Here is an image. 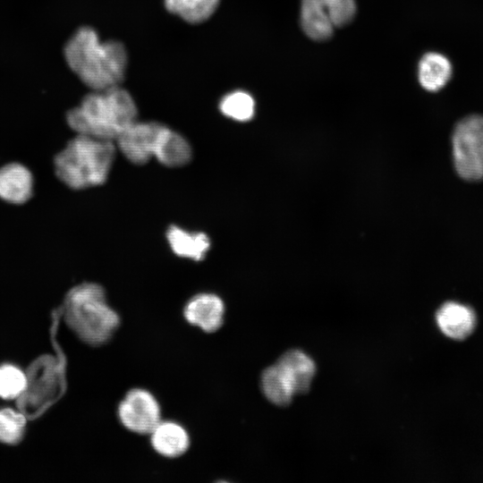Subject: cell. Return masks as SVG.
Returning a JSON list of instances; mask_svg holds the SVG:
<instances>
[{
    "label": "cell",
    "instance_id": "obj_15",
    "mask_svg": "<svg viewBox=\"0 0 483 483\" xmlns=\"http://www.w3.org/2000/svg\"><path fill=\"white\" fill-rule=\"evenodd\" d=\"M276 364L290 381L294 394L306 393L315 375L314 361L300 350L284 352Z\"/></svg>",
    "mask_w": 483,
    "mask_h": 483
},
{
    "label": "cell",
    "instance_id": "obj_10",
    "mask_svg": "<svg viewBox=\"0 0 483 483\" xmlns=\"http://www.w3.org/2000/svg\"><path fill=\"white\" fill-rule=\"evenodd\" d=\"M150 445L165 458H177L190 447L191 438L186 428L174 420H161L150 432Z\"/></svg>",
    "mask_w": 483,
    "mask_h": 483
},
{
    "label": "cell",
    "instance_id": "obj_12",
    "mask_svg": "<svg viewBox=\"0 0 483 483\" xmlns=\"http://www.w3.org/2000/svg\"><path fill=\"white\" fill-rule=\"evenodd\" d=\"M165 236L175 255L195 261L202 260L211 246L210 239L206 233L191 232L174 225L169 226Z\"/></svg>",
    "mask_w": 483,
    "mask_h": 483
},
{
    "label": "cell",
    "instance_id": "obj_13",
    "mask_svg": "<svg viewBox=\"0 0 483 483\" xmlns=\"http://www.w3.org/2000/svg\"><path fill=\"white\" fill-rule=\"evenodd\" d=\"M191 157L192 148L189 141L182 134L165 125L154 158L166 167L175 168L187 165Z\"/></svg>",
    "mask_w": 483,
    "mask_h": 483
},
{
    "label": "cell",
    "instance_id": "obj_4",
    "mask_svg": "<svg viewBox=\"0 0 483 483\" xmlns=\"http://www.w3.org/2000/svg\"><path fill=\"white\" fill-rule=\"evenodd\" d=\"M116 148L113 140L77 133L55 156V174L72 189L100 185L109 175Z\"/></svg>",
    "mask_w": 483,
    "mask_h": 483
},
{
    "label": "cell",
    "instance_id": "obj_1",
    "mask_svg": "<svg viewBox=\"0 0 483 483\" xmlns=\"http://www.w3.org/2000/svg\"><path fill=\"white\" fill-rule=\"evenodd\" d=\"M64 55L70 69L92 90L120 86L124 79L128 62L124 46L102 41L90 27H80L72 35Z\"/></svg>",
    "mask_w": 483,
    "mask_h": 483
},
{
    "label": "cell",
    "instance_id": "obj_8",
    "mask_svg": "<svg viewBox=\"0 0 483 483\" xmlns=\"http://www.w3.org/2000/svg\"><path fill=\"white\" fill-rule=\"evenodd\" d=\"M165 124L157 122H133L115 140L116 148L131 163L144 165L154 158Z\"/></svg>",
    "mask_w": 483,
    "mask_h": 483
},
{
    "label": "cell",
    "instance_id": "obj_20",
    "mask_svg": "<svg viewBox=\"0 0 483 483\" xmlns=\"http://www.w3.org/2000/svg\"><path fill=\"white\" fill-rule=\"evenodd\" d=\"M219 109L228 118L238 122H247L254 115L255 102L249 93L237 90L222 97Z\"/></svg>",
    "mask_w": 483,
    "mask_h": 483
},
{
    "label": "cell",
    "instance_id": "obj_3",
    "mask_svg": "<svg viewBox=\"0 0 483 483\" xmlns=\"http://www.w3.org/2000/svg\"><path fill=\"white\" fill-rule=\"evenodd\" d=\"M59 309L72 333L94 347L110 341L121 325L119 314L107 302L105 289L96 283L72 287Z\"/></svg>",
    "mask_w": 483,
    "mask_h": 483
},
{
    "label": "cell",
    "instance_id": "obj_5",
    "mask_svg": "<svg viewBox=\"0 0 483 483\" xmlns=\"http://www.w3.org/2000/svg\"><path fill=\"white\" fill-rule=\"evenodd\" d=\"M57 359L45 355L29 368L27 385L16 399L19 411L26 418H36L58 401L66 390V360L58 343Z\"/></svg>",
    "mask_w": 483,
    "mask_h": 483
},
{
    "label": "cell",
    "instance_id": "obj_11",
    "mask_svg": "<svg viewBox=\"0 0 483 483\" xmlns=\"http://www.w3.org/2000/svg\"><path fill=\"white\" fill-rule=\"evenodd\" d=\"M33 176L23 165L13 162L0 167V198L12 203H22L31 195Z\"/></svg>",
    "mask_w": 483,
    "mask_h": 483
},
{
    "label": "cell",
    "instance_id": "obj_2",
    "mask_svg": "<svg viewBox=\"0 0 483 483\" xmlns=\"http://www.w3.org/2000/svg\"><path fill=\"white\" fill-rule=\"evenodd\" d=\"M131 94L120 86L92 90L66 114L68 125L77 133L115 141L137 120Z\"/></svg>",
    "mask_w": 483,
    "mask_h": 483
},
{
    "label": "cell",
    "instance_id": "obj_7",
    "mask_svg": "<svg viewBox=\"0 0 483 483\" xmlns=\"http://www.w3.org/2000/svg\"><path fill=\"white\" fill-rule=\"evenodd\" d=\"M116 414L123 427L140 435L150 434L162 420L158 401L143 388L129 390L118 403Z\"/></svg>",
    "mask_w": 483,
    "mask_h": 483
},
{
    "label": "cell",
    "instance_id": "obj_21",
    "mask_svg": "<svg viewBox=\"0 0 483 483\" xmlns=\"http://www.w3.org/2000/svg\"><path fill=\"white\" fill-rule=\"evenodd\" d=\"M26 416L14 410L0 409V442L15 445L21 442L26 432Z\"/></svg>",
    "mask_w": 483,
    "mask_h": 483
},
{
    "label": "cell",
    "instance_id": "obj_23",
    "mask_svg": "<svg viewBox=\"0 0 483 483\" xmlns=\"http://www.w3.org/2000/svg\"><path fill=\"white\" fill-rule=\"evenodd\" d=\"M334 27L348 24L356 13L355 0H323Z\"/></svg>",
    "mask_w": 483,
    "mask_h": 483
},
{
    "label": "cell",
    "instance_id": "obj_22",
    "mask_svg": "<svg viewBox=\"0 0 483 483\" xmlns=\"http://www.w3.org/2000/svg\"><path fill=\"white\" fill-rule=\"evenodd\" d=\"M26 373L13 364L0 366V398L17 399L25 390Z\"/></svg>",
    "mask_w": 483,
    "mask_h": 483
},
{
    "label": "cell",
    "instance_id": "obj_9",
    "mask_svg": "<svg viewBox=\"0 0 483 483\" xmlns=\"http://www.w3.org/2000/svg\"><path fill=\"white\" fill-rule=\"evenodd\" d=\"M225 306L223 300L212 292H199L184 305V319L205 333H215L224 324Z\"/></svg>",
    "mask_w": 483,
    "mask_h": 483
},
{
    "label": "cell",
    "instance_id": "obj_6",
    "mask_svg": "<svg viewBox=\"0 0 483 483\" xmlns=\"http://www.w3.org/2000/svg\"><path fill=\"white\" fill-rule=\"evenodd\" d=\"M453 155L458 174L469 181L483 179V115L470 114L454 127Z\"/></svg>",
    "mask_w": 483,
    "mask_h": 483
},
{
    "label": "cell",
    "instance_id": "obj_17",
    "mask_svg": "<svg viewBox=\"0 0 483 483\" xmlns=\"http://www.w3.org/2000/svg\"><path fill=\"white\" fill-rule=\"evenodd\" d=\"M301 24L309 38L319 41L328 39L335 28L323 0H301Z\"/></svg>",
    "mask_w": 483,
    "mask_h": 483
},
{
    "label": "cell",
    "instance_id": "obj_16",
    "mask_svg": "<svg viewBox=\"0 0 483 483\" xmlns=\"http://www.w3.org/2000/svg\"><path fill=\"white\" fill-rule=\"evenodd\" d=\"M452 75V64L443 54L429 52L425 54L419 62V82L429 92L442 89L449 82Z\"/></svg>",
    "mask_w": 483,
    "mask_h": 483
},
{
    "label": "cell",
    "instance_id": "obj_14",
    "mask_svg": "<svg viewBox=\"0 0 483 483\" xmlns=\"http://www.w3.org/2000/svg\"><path fill=\"white\" fill-rule=\"evenodd\" d=\"M436 321L445 335L462 340L470 335L476 318L470 308L451 301L445 303L438 309Z\"/></svg>",
    "mask_w": 483,
    "mask_h": 483
},
{
    "label": "cell",
    "instance_id": "obj_19",
    "mask_svg": "<svg viewBox=\"0 0 483 483\" xmlns=\"http://www.w3.org/2000/svg\"><path fill=\"white\" fill-rule=\"evenodd\" d=\"M220 0H165L167 11L190 23L207 21L216 10Z\"/></svg>",
    "mask_w": 483,
    "mask_h": 483
},
{
    "label": "cell",
    "instance_id": "obj_18",
    "mask_svg": "<svg viewBox=\"0 0 483 483\" xmlns=\"http://www.w3.org/2000/svg\"><path fill=\"white\" fill-rule=\"evenodd\" d=\"M260 386L266 398L278 406L288 405L295 394L290 381L276 363L264 369Z\"/></svg>",
    "mask_w": 483,
    "mask_h": 483
}]
</instances>
